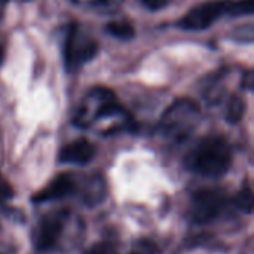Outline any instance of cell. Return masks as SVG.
Wrapping results in <instances>:
<instances>
[{
    "label": "cell",
    "mask_w": 254,
    "mask_h": 254,
    "mask_svg": "<svg viewBox=\"0 0 254 254\" xmlns=\"http://www.w3.org/2000/svg\"><path fill=\"white\" fill-rule=\"evenodd\" d=\"M185 165L208 179L223 177L232 165V150L223 137H207L196 143L185 158Z\"/></svg>",
    "instance_id": "6da1fadb"
},
{
    "label": "cell",
    "mask_w": 254,
    "mask_h": 254,
    "mask_svg": "<svg viewBox=\"0 0 254 254\" xmlns=\"http://www.w3.org/2000/svg\"><path fill=\"white\" fill-rule=\"evenodd\" d=\"M201 121V110L190 98H180L174 101L162 115L159 122V134L171 141L186 140L198 127Z\"/></svg>",
    "instance_id": "7a4b0ae2"
},
{
    "label": "cell",
    "mask_w": 254,
    "mask_h": 254,
    "mask_svg": "<svg viewBox=\"0 0 254 254\" xmlns=\"http://www.w3.org/2000/svg\"><path fill=\"white\" fill-rule=\"evenodd\" d=\"M98 52V43L82 33L77 25H71L64 43V64L68 71L79 70L85 63L91 61Z\"/></svg>",
    "instance_id": "3957f363"
},
{
    "label": "cell",
    "mask_w": 254,
    "mask_h": 254,
    "mask_svg": "<svg viewBox=\"0 0 254 254\" xmlns=\"http://www.w3.org/2000/svg\"><path fill=\"white\" fill-rule=\"evenodd\" d=\"M225 207V195L220 190L204 189L192 196L190 219L196 223L214 220Z\"/></svg>",
    "instance_id": "277c9868"
},
{
    "label": "cell",
    "mask_w": 254,
    "mask_h": 254,
    "mask_svg": "<svg viewBox=\"0 0 254 254\" xmlns=\"http://www.w3.org/2000/svg\"><path fill=\"white\" fill-rule=\"evenodd\" d=\"M225 13V1H205L195 7H192L179 22L177 25L183 30L198 31L205 30L213 22H216Z\"/></svg>",
    "instance_id": "5b68a950"
},
{
    "label": "cell",
    "mask_w": 254,
    "mask_h": 254,
    "mask_svg": "<svg viewBox=\"0 0 254 254\" xmlns=\"http://www.w3.org/2000/svg\"><path fill=\"white\" fill-rule=\"evenodd\" d=\"M64 228V216L63 214H52L39 223V226L34 231V246L40 252H46L52 249L63 232Z\"/></svg>",
    "instance_id": "8992f818"
},
{
    "label": "cell",
    "mask_w": 254,
    "mask_h": 254,
    "mask_svg": "<svg viewBox=\"0 0 254 254\" xmlns=\"http://www.w3.org/2000/svg\"><path fill=\"white\" fill-rule=\"evenodd\" d=\"M94 156H95V146L86 138H79L61 149L60 162L86 165L94 159Z\"/></svg>",
    "instance_id": "52a82bcc"
},
{
    "label": "cell",
    "mask_w": 254,
    "mask_h": 254,
    "mask_svg": "<svg viewBox=\"0 0 254 254\" xmlns=\"http://www.w3.org/2000/svg\"><path fill=\"white\" fill-rule=\"evenodd\" d=\"M76 189V183L70 174H60L57 176L45 189L37 192L33 196L34 202H48V201H55L68 196L73 193Z\"/></svg>",
    "instance_id": "ba28073f"
},
{
    "label": "cell",
    "mask_w": 254,
    "mask_h": 254,
    "mask_svg": "<svg viewBox=\"0 0 254 254\" xmlns=\"http://www.w3.org/2000/svg\"><path fill=\"white\" fill-rule=\"evenodd\" d=\"M246 112V103L241 97L234 95L229 103H228V109H226V119L231 124H238Z\"/></svg>",
    "instance_id": "9c48e42d"
},
{
    "label": "cell",
    "mask_w": 254,
    "mask_h": 254,
    "mask_svg": "<svg viewBox=\"0 0 254 254\" xmlns=\"http://www.w3.org/2000/svg\"><path fill=\"white\" fill-rule=\"evenodd\" d=\"M254 10V0H238V1H225V13L231 16L252 15Z\"/></svg>",
    "instance_id": "30bf717a"
},
{
    "label": "cell",
    "mask_w": 254,
    "mask_h": 254,
    "mask_svg": "<svg viewBox=\"0 0 254 254\" xmlns=\"http://www.w3.org/2000/svg\"><path fill=\"white\" fill-rule=\"evenodd\" d=\"M107 31L121 40H131L135 34V30L131 24L122 22V21H113L107 25Z\"/></svg>",
    "instance_id": "8fae6325"
},
{
    "label": "cell",
    "mask_w": 254,
    "mask_h": 254,
    "mask_svg": "<svg viewBox=\"0 0 254 254\" xmlns=\"http://www.w3.org/2000/svg\"><path fill=\"white\" fill-rule=\"evenodd\" d=\"M235 201H237V205H238L240 210H243V211H246L249 214L252 213V208H253V193H252V189L249 186H244L238 192Z\"/></svg>",
    "instance_id": "7c38bea8"
},
{
    "label": "cell",
    "mask_w": 254,
    "mask_h": 254,
    "mask_svg": "<svg viewBox=\"0 0 254 254\" xmlns=\"http://www.w3.org/2000/svg\"><path fill=\"white\" fill-rule=\"evenodd\" d=\"M129 254H159V249L150 240H138L134 243Z\"/></svg>",
    "instance_id": "4fadbf2b"
},
{
    "label": "cell",
    "mask_w": 254,
    "mask_h": 254,
    "mask_svg": "<svg viewBox=\"0 0 254 254\" xmlns=\"http://www.w3.org/2000/svg\"><path fill=\"white\" fill-rule=\"evenodd\" d=\"M232 39H235L237 42H243V43H252L254 39V28L252 24L238 27L232 31Z\"/></svg>",
    "instance_id": "5bb4252c"
},
{
    "label": "cell",
    "mask_w": 254,
    "mask_h": 254,
    "mask_svg": "<svg viewBox=\"0 0 254 254\" xmlns=\"http://www.w3.org/2000/svg\"><path fill=\"white\" fill-rule=\"evenodd\" d=\"M85 254H119L116 247L109 243H97L92 247H89Z\"/></svg>",
    "instance_id": "9a60e30c"
},
{
    "label": "cell",
    "mask_w": 254,
    "mask_h": 254,
    "mask_svg": "<svg viewBox=\"0 0 254 254\" xmlns=\"http://www.w3.org/2000/svg\"><path fill=\"white\" fill-rule=\"evenodd\" d=\"M146 7L152 9V10H158V9H162L165 6H168L173 0H140Z\"/></svg>",
    "instance_id": "2e32d148"
},
{
    "label": "cell",
    "mask_w": 254,
    "mask_h": 254,
    "mask_svg": "<svg viewBox=\"0 0 254 254\" xmlns=\"http://www.w3.org/2000/svg\"><path fill=\"white\" fill-rule=\"evenodd\" d=\"M12 196V189L9 188V185L0 177V202L4 199H9Z\"/></svg>",
    "instance_id": "e0dca14e"
},
{
    "label": "cell",
    "mask_w": 254,
    "mask_h": 254,
    "mask_svg": "<svg viewBox=\"0 0 254 254\" xmlns=\"http://www.w3.org/2000/svg\"><path fill=\"white\" fill-rule=\"evenodd\" d=\"M246 86L249 89L253 88V71H247V79H246Z\"/></svg>",
    "instance_id": "ac0fdd59"
},
{
    "label": "cell",
    "mask_w": 254,
    "mask_h": 254,
    "mask_svg": "<svg viewBox=\"0 0 254 254\" xmlns=\"http://www.w3.org/2000/svg\"><path fill=\"white\" fill-rule=\"evenodd\" d=\"M7 1H9V0H0V13H1V10L4 9V6L7 4Z\"/></svg>",
    "instance_id": "d6986e66"
},
{
    "label": "cell",
    "mask_w": 254,
    "mask_h": 254,
    "mask_svg": "<svg viewBox=\"0 0 254 254\" xmlns=\"http://www.w3.org/2000/svg\"><path fill=\"white\" fill-rule=\"evenodd\" d=\"M3 63V49L0 48V64Z\"/></svg>",
    "instance_id": "ffe728a7"
},
{
    "label": "cell",
    "mask_w": 254,
    "mask_h": 254,
    "mask_svg": "<svg viewBox=\"0 0 254 254\" xmlns=\"http://www.w3.org/2000/svg\"><path fill=\"white\" fill-rule=\"evenodd\" d=\"M22 1H28V0H22Z\"/></svg>",
    "instance_id": "44dd1931"
}]
</instances>
